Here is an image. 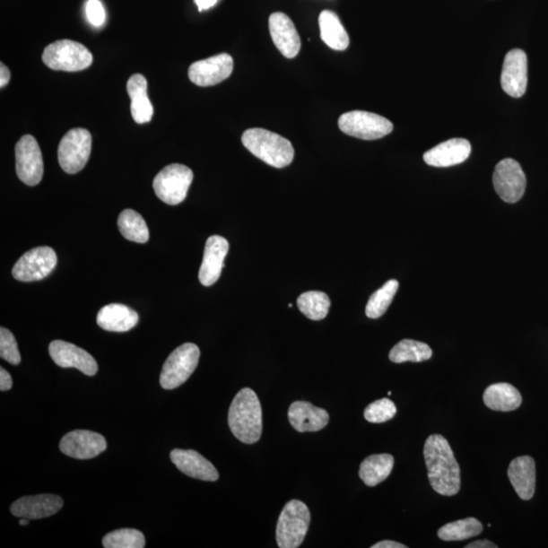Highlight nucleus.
<instances>
[{"mask_svg":"<svg viewBox=\"0 0 548 548\" xmlns=\"http://www.w3.org/2000/svg\"><path fill=\"white\" fill-rule=\"evenodd\" d=\"M431 488L441 496L457 495L461 486L460 467L449 442L441 435L427 439L423 449Z\"/></svg>","mask_w":548,"mask_h":548,"instance_id":"f257e3e1","label":"nucleus"},{"mask_svg":"<svg viewBox=\"0 0 548 548\" xmlns=\"http://www.w3.org/2000/svg\"><path fill=\"white\" fill-rule=\"evenodd\" d=\"M231 433L244 444L259 441L262 434V409L257 393L250 388L238 392L229 411Z\"/></svg>","mask_w":548,"mask_h":548,"instance_id":"f03ea898","label":"nucleus"},{"mask_svg":"<svg viewBox=\"0 0 548 548\" xmlns=\"http://www.w3.org/2000/svg\"><path fill=\"white\" fill-rule=\"evenodd\" d=\"M242 143L254 156L277 169L289 166L295 157V150L287 138L266 129L246 130L242 136Z\"/></svg>","mask_w":548,"mask_h":548,"instance_id":"7ed1b4c3","label":"nucleus"},{"mask_svg":"<svg viewBox=\"0 0 548 548\" xmlns=\"http://www.w3.org/2000/svg\"><path fill=\"white\" fill-rule=\"evenodd\" d=\"M311 515L303 501L290 500L284 506L276 526V542L281 548H297L303 544Z\"/></svg>","mask_w":548,"mask_h":548,"instance_id":"20e7f679","label":"nucleus"},{"mask_svg":"<svg viewBox=\"0 0 548 548\" xmlns=\"http://www.w3.org/2000/svg\"><path fill=\"white\" fill-rule=\"evenodd\" d=\"M43 63L53 71L75 73L92 64V56L86 46L72 40L51 43L43 52Z\"/></svg>","mask_w":548,"mask_h":548,"instance_id":"39448f33","label":"nucleus"},{"mask_svg":"<svg viewBox=\"0 0 548 548\" xmlns=\"http://www.w3.org/2000/svg\"><path fill=\"white\" fill-rule=\"evenodd\" d=\"M199 358V347L195 344L188 343L177 347L161 369V387L172 390L187 382L197 368Z\"/></svg>","mask_w":548,"mask_h":548,"instance_id":"423d86ee","label":"nucleus"},{"mask_svg":"<svg viewBox=\"0 0 548 548\" xmlns=\"http://www.w3.org/2000/svg\"><path fill=\"white\" fill-rule=\"evenodd\" d=\"M193 181L192 170L180 164L165 167L154 177L152 187L161 202L169 205H177L187 196Z\"/></svg>","mask_w":548,"mask_h":548,"instance_id":"0eeeda50","label":"nucleus"},{"mask_svg":"<svg viewBox=\"0 0 548 548\" xmlns=\"http://www.w3.org/2000/svg\"><path fill=\"white\" fill-rule=\"evenodd\" d=\"M91 135L84 128H74L61 140L58 146V161L67 174H76L86 167L91 156Z\"/></svg>","mask_w":548,"mask_h":548,"instance_id":"6e6552de","label":"nucleus"},{"mask_svg":"<svg viewBox=\"0 0 548 548\" xmlns=\"http://www.w3.org/2000/svg\"><path fill=\"white\" fill-rule=\"evenodd\" d=\"M338 126L344 134L364 141L379 140L393 130L391 121L380 115L365 111H352L342 115Z\"/></svg>","mask_w":548,"mask_h":548,"instance_id":"1a4fd4ad","label":"nucleus"},{"mask_svg":"<svg viewBox=\"0 0 548 548\" xmlns=\"http://www.w3.org/2000/svg\"><path fill=\"white\" fill-rule=\"evenodd\" d=\"M57 265V256L50 247H37L29 250L14 265L13 276L24 283L42 281Z\"/></svg>","mask_w":548,"mask_h":548,"instance_id":"9d476101","label":"nucleus"},{"mask_svg":"<svg viewBox=\"0 0 548 548\" xmlns=\"http://www.w3.org/2000/svg\"><path fill=\"white\" fill-rule=\"evenodd\" d=\"M15 170L19 179L29 187H36L41 182L44 174L43 157L34 136L24 135L15 145Z\"/></svg>","mask_w":548,"mask_h":548,"instance_id":"9b49d317","label":"nucleus"},{"mask_svg":"<svg viewBox=\"0 0 548 548\" xmlns=\"http://www.w3.org/2000/svg\"><path fill=\"white\" fill-rule=\"evenodd\" d=\"M493 187L507 204H516L526 189V176L518 161L513 159L500 161L492 176Z\"/></svg>","mask_w":548,"mask_h":548,"instance_id":"f8f14e48","label":"nucleus"},{"mask_svg":"<svg viewBox=\"0 0 548 548\" xmlns=\"http://www.w3.org/2000/svg\"><path fill=\"white\" fill-rule=\"evenodd\" d=\"M234 60L227 53L196 61L189 67V80L199 87L215 86L233 73Z\"/></svg>","mask_w":548,"mask_h":548,"instance_id":"ddd939ff","label":"nucleus"},{"mask_svg":"<svg viewBox=\"0 0 548 548\" xmlns=\"http://www.w3.org/2000/svg\"><path fill=\"white\" fill-rule=\"evenodd\" d=\"M59 448L66 457L84 460L103 453L107 449V442L102 435L95 431L75 430L61 439Z\"/></svg>","mask_w":548,"mask_h":548,"instance_id":"4468645a","label":"nucleus"},{"mask_svg":"<svg viewBox=\"0 0 548 548\" xmlns=\"http://www.w3.org/2000/svg\"><path fill=\"white\" fill-rule=\"evenodd\" d=\"M528 83V63L526 53L521 49H513L507 53L500 83L506 94L520 98L525 94Z\"/></svg>","mask_w":548,"mask_h":548,"instance_id":"2eb2a0df","label":"nucleus"},{"mask_svg":"<svg viewBox=\"0 0 548 548\" xmlns=\"http://www.w3.org/2000/svg\"><path fill=\"white\" fill-rule=\"evenodd\" d=\"M50 357L61 368H75L87 376H95L98 364L91 354L73 344L54 341L49 345Z\"/></svg>","mask_w":548,"mask_h":548,"instance_id":"dca6fc26","label":"nucleus"},{"mask_svg":"<svg viewBox=\"0 0 548 548\" xmlns=\"http://www.w3.org/2000/svg\"><path fill=\"white\" fill-rule=\"evenodd\" d=\"M229 247V242L223 237L214 235L207 239L198 274L199 282L204 287H211L219 281Z\"/></svg>","mask_w":548,"mask_h":548,"instance_id":"f3484780","label":"nucleus"},{"mask_svg":"<svg viewBox=\"0 0 548 548\" xmlns=\"http://www.w3.org/2000/svg\"><path fill=\"white\" fill-rule=\"evenodd\" d=\"M269 32L277 49L284 57L295 58L300 50V39L292 21L283 13L269 17Z\"/></svg>","mask_w":548,"mask_h":548,"instance_id":"a211bd4d","label":"nucleus"},{"mask_svg":"<svg viewBox=\"0 0 548 548\" xmlns=\"http://www.w3.org/2000/svg\"><path fill=\"white\" fill-rule=\"evenodd\" d=\"M64 507V500L56 495L28 496L15 500L11 512L19 518L43 519L56 515Z\"/></svg>","mask_w":548,"mask_h":548,"instance_id":"6ab92c4d","label":"nucleus"},{"mask_svg":"<svg viewBox=\"0 0 548 548\" xmlns=\"http://www.w3.org/2000/svg\"><path fill=\"white\" fill-rule=\"evenodd\" d=\"M472 153V144L465 138L452 140L438 144L423 154L429 166L446 168L457 166L465 161Z\"/></svg>","mask_w":548,"mask_h":548,"instance_id":"aec40b11","label":"nucleus"},{"mask_svg":"<svg viewBox=\"0 0 548 548\" xmlns=\"http://www.w3.org/2000/svg\"><path fill=\"white\" fill-rule=\"evenodd\" d=\"M175 466L184 474L204 482H217L219 473L213 463L195 450L175 449L170 455Z\"/></svg>","mask_w":548,"mask_h":548,"instance_id":"412c9836","label":"nucleus"},{"mask_svg":"<svg viewBox=\"0 0 548 548\" xmlns=\"http://www.w3.org/2000/svg\"><path fill=\"white\" fill-rule=\"evenodd\" d=\"M289 421L300 433L318 431L327 426L329 414L326 409L316 407L307 401H296L289 408Z\"/></svg>","mask_w":548,"mask_h":548,"instance_id":"4be33fe9","label":"nucleus"},{"mask_svg":"<svg viewBox=\"0 0 548 548\" xmlns=\"http://www.w3.org/2000/svg\"><path fill=\"white\" fill-rule=\"evenodd\" d=\"M509 480L522 500H528L535 496L536 484L535 461L530 457L514 459L508 469Z\"/></svg>","mask_w":548,"mask_h":548,"instance_id":"5701e85b","label":"nucleus"},{"mask_svg":"<svg viewBox=\"0 0 548 548\" xmlns=\"http://www.w3.org/2000/svg\"><path fill=\"white\" fill-rule=\"evenodd\" d=\"M127 91L131 99V115L137 125L151 122L153 107L148 97V82L143 74H134L127 82Z\"/></svg>","mask_w":548,"mask_h":548,"instance_id":"b1692460","label":"nucleus"},{"mask_svg":"<svg viewBox=\"0 0 548 548\" xmlns=\"http://www.w3.org/2000/svg\"><path fill=\"white\" fill-rule=\"evenodd\" d=\"M97 323L106 331L126 332L136 326L138 315L126 305L110 304L99 311Z\"/></svg>","mask_w":548,"mask_h":548,"instance_id":"393cba45","label":"nucleus"},{"mask_svg":"<svg viewBox=\"0 0 548 548\" xmlns=\"http://www.w3.org/2000/svg\"><path fill=\"white\" fill-rule=\"evenodd\" d=\"M483 403L496 412H513L522 404L520 392L513 385L498 383L489 386L483 395Z\"/></svg>","mask_w":548,"mask_h":548,"instance_id":"a878e982","label":"nucleus"},{"mask_svg":"<svg viewBox=\"0 0 548 548\" xmlns=\"http://www.w3.org/2000/svg\"><path fill=\"white\" fill-rule=\"evenodd\" d=\"M321 38L331 49L344 51L349 48L350 37L336 13L323 11L319 15Z\"/></svg>","mask_w":548,"mask_h":548,"instance_id":"bb28decb","label":"nucleus"},{"mask_svg":"<svg viewBox=\"0 0 548 548\" xmlns=\"http://www.w3.org/2000/svg\"><path fill=\"white\" fill-rule=\"evenodd\" d=\"M395 466V458L390 454L370 455L360 466V477L368 486H376L387 478Z\"/></svg>","mask_w":548,"mask_h":548,"instance_id":"cd10ccee","label":"nucleus"},{"mask_svg":"<svg viewBox=\"0 0 548 548\" xmlns=\"http://www.w3.org/2000/svg\"><path fill=\"white\" fill-rule=\"evenodd\" d=\"M118 228L122 236L131 242L144 244L149 241L148 225L142 215L134 210L128 208L120 213Z\"/></svg>","mask_w":548,"mask_h":548,"instance_id":"c85d7f7f","label":"nucleus"},{"mask_svg":"<svg viewBox=\"0 0 548 548\" xmlns=\"http://www.w3.org/2000/svg\"><path fill=\"white\" fill-rule=\"evenodd\" d=\"M433 356L431 347L427 344L413 341V339H404L399 342L389 353V359L396 364L413 361L422 362L428 361Z\"/></svg>","mask_w":548,"mask_h":548,"instance_id":"c756f323","label":"nucleus"},{"mask_svg":"<svg viewBox=\"0 0 548 548\" xmlns=\"http://www.w3.org/2000/svg\"><path fill=\"white\" fill-rule=\"evenodd\" d=\"M300 311L307 318L320 321L326 317L330 309V299L327 293L311 291L302 293L297 300Z\"/></svg>","mask_w":548,"mask_h":548,"instance_id":"7c9ffc66","label":"nucleus"},{"mask_svg":"<svg viewBox=\"0 0 548 548\" xmlns=\"http://www.w3.org/2000/svg\"><path fill=\"white\" fill-rule=\"evenodd\" d=\"M483 529L480 521L475 518H466L446 524L438 531V536L444 542H461L480 535Z\"/></svg>","mask_w":548,"mask_h":548,"instance_id":"2f4dec72","label":"nucleus"},{"mask_svg":"<svg viewBox=\"0 0 548 548\" xmlns=\"http://www.w3.org/2000/svg\"><path fill=\"white\" fill-rule=\"evenodd\" d=\"M399 288V283L396 280H390L386 283L383 287L376 291L370 296L366 307L367 317L370 319L380 318L381 316L388 310L389 306L395 299Z\"/></svg>","mask_w":548,"mask_h":548,"instance_id":"473e14b6","label":"nucleus"},{"mask_svg":"<svg viewBox=\"0 0 548 548\" xmlns=\"http://www.w3.org/2000/svg\"><path fill=\"white\" fill-rule=\"evenodd\" d=\"M106 548H144L145 539L143 532L136 529H119L110 532L103 538Z\"/></svg>","mask_w":548,"mask_h":548,"instance_id":"72a5a7b5","label":"nucleus"},{"mask_svg":"<svg viewBox=\"0 0 548 548\" xmlns=\"http://www.w3.org/2000/svg\"><path fill=\"white\" fill-rule=\"evenodd\" d=\"M397 413V408L392 400L383 398L370 404L365 409V419L369 422L382 423L395 418Z\"/></svg>","mask_w":548,"mask_h":548,"instance_id":"f704fd0d","label":"nucleus"},{"mask_svg":"<svg viewBox=\"0 0 548 548\" xmlns=\"http://www.w3.org/2000/svg\"><path fill=\"white\" fill-rule=\"evenodd\" d=\"M0 357L14 366L22 361L17 341L12 332L4 327L0 328Z\"/></svg>","mask_w":548,"mask_h":548,"instance_id":"c9c22d12","label":"nucleus"},{"mask_svg":"<svg viewBox=\"0 0 548 548\" xmlns=\"http://www.w3.org/2000/svg\"><path fill=\"white\" fill-rule=\"evenodd\" d=\"M86 13L91 25L100 27L104 24L106 14L103 4L100 0H89Z\"/></svg>","mask_w":548,"mask_h":548,"instance_id":"e433bc0d","label":"nucleus"},{"mask_svg":"<svg viewBox=\"0 0 548 548\" xmlns=\"http://www.w3.org/2000/svg\"><path fill=\"white\" fill-rule=\"evenodd\" d=\"M13 388V378L4 368H0V390L7 391Z\"/></svg>","mask_w":548,"mask_h":548,"instance_id":"4c0bfd02","label":"nucleus"},{"mask_svg":"<svg viewBox=\"0 0 548 548\" xmlns=\"http://www.w3.org/2000/svg\"><path fill=\"white\" fill-rule=\"evenodd\" d=\"M11 72L9 67L4 64L0 65V88H4L11 81Z\"/></svg>","mask_w":548,"mask_h":548,"instance_id":"58836bf2","label":"nucleus"},{"mask_svg":"<svg viewBox=\"0 0 548 548\" xmlns=\"http://www.w3.org/2000/svg\"><path fill=\"white\" fill-rule=\"evenodd\" d=\"M465 548H498V545L489 540H478L465 546Z\"/></svg>","mask_w":548,"mask_h":548,"instance_id":"ea45409f","label":"nucleus"},{"mask_svg":"<svg viewBox=\"0 0 548 548\" xmlns=\"http://www.w3.org/2000/svg\"><path fill=\"white\" fill-rule=\"evenodd\" d=\"M372 548H407V546L396 542H391V540H384V542L374 544Z\"/></svg>","mask_w":548,"mask_h":548,"instance_id":"a19ab883","label":"nucleus"},{"mask_svg":"<svg viewBox=\"0 0 548 548\" xmlns=\"http://www.w3.org/2000/svg\"><path fill=\"white\" fill-rule=\"evenodd\" d=\"M219 0H195V3L198 6L199 12L211 9L213 5L217 4Z\"/></svg>","mask_w":548,"mask_h":548,"instance_id":"79ce46f5","label":"nucleus"},{"mask_svg":"<svg viewBox=\"0 0 548 548\" xmlns=\"http://www.w3.org/2000/svg\"><path fill=\"white\" fill-rule=\"evenodd\" d=\"M19 523H20V525H22V526H26V525H29V519H27V518H21Z\"/></svg>","mask_w":548,"mask_h":548,"instance_id":"37998d69","label":"nucleus"}]
</instances>
